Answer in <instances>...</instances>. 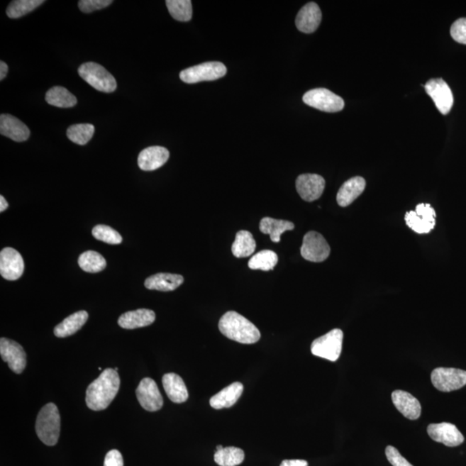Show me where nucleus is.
<instances>
[{"label": "nucleus", "instance_id": "1", "mask_svg": "<svg viewBox=\"0 0 466 466\" xmlns=\"http://www.w3.org/2000/svg\"><path fill=\"white\" fill-rule=\"evenodd\" d=\"M121 386V378L116 370L106 369L87 389L86 404L94 411L109 408L114 400Z\"/></svg>", "mask_w": 466, "mask_h": 466}, {"label": "nucleus", "instance_id": "2", "mask_svg": "<svg viewBox=\"0 0 466 466\" xmlns=\"http://www.w3.org/2000/svg\"><path fill=\"white\" fill-rule=\"evenodd\" d=\"M218 328L223 335L241 344H255L261 338L257 326L234 311H229L221 317Z\"/></svg>", "mask_w": 466, "mask_h": 466}, {"label": "nucleus", "instance_id": "3", "mask_svg": "<svg viewBox=\"0 0 466 466\" xmlns=\"http://www.w3.org/2000/svg\"><path fill=\"white\" fill-rule=\"evenodd\" d=\"M61 429V417L54 404H48L41 410L35 422V432L40 440L47 445L53 447L57 443Z\"/></svg>", "mask_w": 466, "mask_h": 466}, {"label": "nucleus", "instance_id": "4", "mask_svg": "<svg viewBox=\"0 0 466 466\" xmlns=\"http://www.w3.org/2000/svg\"><path fill=\"white\" fill-rule=\"evenodd\" d=\"M78 73L91 87L103 93H113L117 89L116 79L105 67L98 63H83L79 66Z\"/></svg>", "mask_w": 466, "mask_h": 466}, {"label": "nucleus", "instance_id": "5", "mask_svg": "<svg viewBox=\"0 0 466 466\" xmlns=\"http://www.w3.org/2000/svg\"><path fill=\"white\" fill-rule=\"evenodd\" d=\"M343 338L344 333L340 329L330 331L313 342L311 345V352L314 356L335 362L341 354Z\"/></svg>", "mask_w": 466, "mask_h": 466}, {"label": "nucleus", "instance_id": "6", "mask_svg": "<svg viewBox=\"0 0 466 466\" xmlns=\"http://www.w3.org/2000/svg\"><path fill=\"white\" fill-rule=\"evenodd\" d=\"M226 72V67L222 62H209L182 71L180 79L188 84H194V83L221 79L225 77Z\"/></svg>", "mask_w": 466, "mask_h": 466}, {"label": "nucleus", "instance_id": "7", "mask_svg": "<svg viewBox=\"0 0 466 466\" xmlns=\"http://www.w3.org/2000/svg\"><path fill=\"white\" fill-rule=\"evenodd\" d=\"M304 101L306 105L326 113H338L345 107L343 99L326 89H316L306 91Z\"/></svg>", "mask_w": 466, "mask_h": 466}, {"label": "nucleus", "instance_id": "8", "mask_svg": "<svg viewBox=\"0 0 466 466\" xmlns=\"http://www.w3.org/2000/svg\"><path fill=\"white\" fill-rule=\"evenodd\" d=\"M432 384L442 392H451L466 385V372L455 368H436L431 374Z\"/></svg>", "mask_w": 466, "mask_h": 466}, {"label": "nucleus", "instance_id": "9", "mask_svg": "<svg viewBox=\"0 0 466 466\" xmlns=\"http://www.w3.org/2000/svg\"><path fill=\"white\" fill-rule=\"evenodd\" d=\"M436 211L431 205H417L416 211L405 214V221L409 228L419 234L429 233L436 226Z\"/></svg>", "mask_w": 466, "mask_h": 466}, {"label": "nucleus", "instance_id": "10", "mask_svg": "<svg viewBox=\"0 0 466 466\" xmlns=\"http://www.w3.org/2000/svg\"><path fill=\"white\" fill-rule=\"evenodd\" d=\"M331 253L328 243L321 234L309 232L304 238L301 254L306 260L314 262H324Z\"/></svg>", "mask_w": 466, "mask_h": 466}, {"label": "nucleus", "instance_id": "11", "mask_svg": "<svg viewBox=\"0 0 466 466\" xmlns=\"http://www.w3.org/2000/svg\"><path fill=\"white\" fill-rule=\"evenodd\" d=\"M425 89L438 110L442 114H448L453 106V95L448 83L442 79H432L425 85Z\"/></svg>", "mask_w": 466, "mask_h": 466}, {"label": "nucleus", "instance_id": "12", "mask_svg": "<svg viewBox=\"0 0 466 466\" xmlns=\"http://www.w3.org/2000/svg\"><path fill=\"white\" fill-rule=\"evenodd\" d=\"M0 355L16 374H21L26 367V353L17 342L9 338L0 340Z\"/></svg>", "mask_w": 466, "mask_h": 466}, {"label": "nucleus", "instance_id": "13", "mask_svg": "<svg viewBox=\"0 0 466 466\" xmlns=\"http://www.w3.org/2000/svg\"><path fill=\"white\" fill-rule=\"evenodd\" d=\"M25 262L18 250L11 247L0 253V274L8 281H16L22 277Z\"/></svg>", "mask_w": 466, "mask_h": 466}, {"label": "nucleus", "instance_id": "14", "mask_svg": "<svg viewBox=\"0 0 466 466\" xmlns=\"http://www.w3.org/2000/svg\"><path fill=\"white\" fill-rule=\"evenodd\" d=\"M136 395L139 404L147 411H157L162 407L163 399L160 390L151 378H143L136 390Z\"/></svg>", "mask_w": 466, "mask_h": 466}, {"label": "nucleus", "instance_id": "15", "mask_svg": "<svg viewBox=\"0 0 466 466\" xmlns=\"http://www.w3.org/2000/svg\"><path fill=\"white\" fill-rule=\"evenodd\" d=\"M430 438L438 443H442L447 447L454 448L463 443L465 438L455 425L442 422L439 424H430L428 427Z\"/></svg>", "mask_w": 466, "mask_h": 466}, {"label": "nucleus", "instance_id": "16", "mask_svg": "<svg viewBox=\"0 0 466 466\" xmlns=\"http://www.w3.org/2000/svg\"><path fill=\"white\" fill-rule=\"evenodd\" d=\"M326 182L321 175L304 174L298 177L296 189L301 199L312 202L318 200L324 192Z\"/></svg>", "mask_w": 466, "mask_h": 466}, {"label": "nucleus", "instance_id": "17", "mask_svg": "<svg viewBox=\"0 0 466 466\" xmlns=\"http://www.w3.org/2000/svg\"><path fill=\"white\" fill-rule=\"evenodd\" d=\"M322 14L316 3L310 2L301 8L296 19L297 29L301 33H313L320 26Z\"/></svg>", "mask_w": 466, "mask_h": 466}, {"label": "nucleus", "instance_id": "18", "mask_svg": "<svg viewBox=\"0 0 466 466\" xmlns=\"http://www.w3.org/2000/svg\"><path fill=\"white\" fill-rule=\"evenodd\" d=\"M170 158V151L161 146L148 147L138 155V165L143 171H153L161 168Z\"/></svg>", "mask_w": 466, "mask_h": 466}, {"label": "nucleus", "instance_id": "19", "mask_svg": "<svg viewBox=\"0 0 466 466\" xmlns=\"http://www.w3.org/2000/svg\"><path fill=\"white\" fill-rule=\"evenodd\" d=\"M0 133L15 142H25L30 138L28 126L11 114L0 116Z\"/></svg>", "mask_w": 466, "mask_h": 466}, {"label": "nucleus", "instance_id": "20", "mask_svg": "<svg viewBox=\"0 0 466 466\" xmlns=\"http://www.w3.org/2000/svg\"><path fill=\"white\" fill-rule=\"evenodd\" d=\"M394 405L404 416L409 420L419 419L421 414L420 401L404 390H396L392 395Z\"/></svg>", "mask_w": 466, "mask_h": 466}, {"label": "nucleus", "instance_id": "21", "mask_svg": "<svg viewBox=\"0 0 466 466\" xmlns=\"http://www.w3.org/2000/svg\"><path fill=\"white\" fill-rule=\"evenodd\" d=\"M155 320L154 311L141 309L123 314L118 322L122 328L131 330L148 326L152 324Z\"/></svg>", "mask_w": 466, "mask_h": 466}, {"label": "nucleus", "instance_id": "22", "mask_svg": "<svg viewBox=\"0 0 466 466\" xmlns=\"http://www.w3.org/2000/svg\"><path fill=\"white\" fill-rule=\"evenodd\" d=\"M184 278L181 274L170 273H158L146 279L145 286L150 290L158 292H173L180 287Z\"/></svg>", "mask_w": 466, "mask_h": 466}, {"label": "nucleus", "instance_id": "23", "mask_svg": "<svg viewBox=\"0 0 466 466\" xmlns=\"http://www.w3.org/2000/svg\"><path fill=\"white\" fill-rule=\"evenodd\" d=\"M162 385L170 400L175 404H182L188 400V389L184 381L177 374H165L162 377Z\"/></svg>", "mask_w": 466, "mask_h": 466}, {"label": "nucleus", "instance_id": "24", "mask_svg": "<svg viewBox=\"0 0 466 466\" xmlns=\"http://www.w3.org/2000/svg\"><path fill=\"white\" fill-rule=\"evenodd\" d=\"M244 386L240 382H233V384L227 386L221 392L216 394L210 399L211 407L215 409H222L233 407L240 399Z\"/></svg>", "mask_w": 466, "mask_h": 466}, {"label": "nucleus", "instance_id": "25", "mask_svg": "<svg viewBox=\"0 0 466 466\" xmlns=\"http://www.w3.org/2000/svg\"><path fill=\"white\" fill-rule=\"evenodd\" d=\"M365 187V180L360 177H353L346 181L338 190L337 194L338 204L342 207L352 204L364 192Z\"/></svg>", "mask_w": 466, "mask_h": 466}, {"label": "nucleus", "instance_id": "26", "mask_svg": "<svg viewBox=\"0 0 466 466\" xmlns=\"http://www.w3.org/2000/svg\"><path fill=\"white\" fill-rule=\"evenodd\" d=\"M89 314L86 311H79V312L71 314L67 317L65 321L55 326L54 329L55 335L58 338H66L73 335L77 333L79 329L85 325Z\"/></svg>", "mask_w": 466, "mask_h": 466}, {"label": "nucleus", "instance_id": "27", "mask_svg": "<svg viewBox=\"0 0 466 466\" xmlns=\"http://www.w3.org/2000/svg\"><path fill=\"white\" fill-rule=\"evenodd\" d=\"M259 229L264 234H269L270 240L274 243L281 241V236L287 231L294 229V224L288 221L276 220L270 217L262 218Z\"/></svg>", "mask_w": 466, "mask_h": 466}, {"label": "nucleus", "instance_id": "28", "mask_svg": "<svg viewBox=\"0 0 466 466\" xmlns=\"http://www.w3.org/2000/svg\"><path fill=\"white\" fill-rule=\"evenodd\" d=\"M45 99L50 105L60 109H70L77 104V97L62 87H52L47 91Z\"/></svg>", "mask_w": 466, "mask_h": 466}, {"label": "nucleus", "instance_id": "29", "mask_svg": "<svg viewBox=\"0 0 466 466\" xmlns=\"http://www.w3.org/2000/svg\"><path fill=\"white\" fill-rule=\"evenodd\" d=\"M256 241L253 234L248 231H240L232 245V252L234 257L244 258L250 257L256 250Z\"/></svg>", "mask_w": 466, "mask_h": 466}, {"label": "nucleus", "instance_id": "30", "mask_svg": "<svg viewBox=\"0 0 466 466\" xmlns=\"http://www.w3.org/2000/svg\"><path fill=\"white\" fill-rule=\"evenodd\" d=\"M78 264L81 269L87 273L101 272L106 267V259L94 250H87L82 253L78 259Z\"/></svg>", "mask_w": 466, "mask_h": 466}, {"label": "nucleus", "instance_id": "31", "mask_svg": "<svg viewBox=\"0 0 466 466\" xmlns=\"http://www.w3.org/2000/svg\"><path fill=\"white\" fill-rule=\"evenodd\" d=\"M278 256L273 250H265L255 254L250 259L248 266L250 270H260L262 272L272 270L277 265Z\"/></svg>", "mask_w": 466, "mask_h": 466}, {"label": "nucleus", "instance_id": "32", "mask_svg": "<svg viewBox=\"0 0 466 466\" xmlns=\"http://www.w3.org/2000/svg\"><path fill=\"white\" fill-rule=\"evenodd\" d=\"M244 460V451L234 447L223 448L214 454V461L220 466H237L242 464Z\"/></svg>", "mask_w": 466, "mask_h": 466}, {"label": "nucleus", "instance_id": "33", "mask_svg": "<svg viewBox=\"0 0 466 466\" xmlns=\"http://www.w3.org/2000/svg\"><path fill=\"white\" fill-rule=\"evenodd\" d=\"M166 6L172 17L181 22H188L192 18L193 8L190 0H167Z\"/></svg>", "mask_w": 466, "mask_h": 466}, {"label": "nucleus", "instance_id": "34", "mask_svg": "<svg viewBox=\"0 0 466 466\" xmlns=\"http://www.w3.org/2000/svg\"><path fill=\"white\" fill-rule=\"evenodd\" d=\"M94 126L91 123H77L69 127L67 136L70 140L79 145H85L94 134Z\"/></svg>", "mask_w": 466, "mask_h": 466}, {"label": "nucleus", "instance_id": "35", "mask_svg": "<svg viewBox=\"0 0 466 466\" xmlns=\"http://www.w3.org/2000/svg\"><path fill=\"white\" fill-rule=\"evenodd\" d=\"M43 3V0H15L8 6L6 14L11 18H19L31 13Z\"/></svg>", "mask_w": 466, "mask_h": 466}, {"label": "nucleus", "instance_id": "36", "mask_svg": "<svg viewBox=\"0 0 466 466\" xmlns=\"http://www.w3.org/2000/svg\"><path fill=\"white\" fill-rule=\"evenodd\" d=\"M91 233L96 240L109 245H119L123 241L121 235L109 226L98 225L94 227Z\"/></svg>", "mask_w": 466, "mask_h": 466}, {"label": "nucleus", "instance_id": "37", "mask_svg": "<svg viewBox=\"0 0 466 466\" xmlns=\"http://www.w3.org/2000/svg\"><path fill=\"white\" fill-rule=\"evenodd\" d=\"M113 4L111 0H81L78 6L82 13H90L94 11L101 10Z\"/></svg>", "mask_w": 466, "mask_h": 466}, {"label": "nucleus", "instance_id": "38", "mask_svg": "<svg viewBox=\"0 0 466 466\" xmlns=\"http://www.w3.org/2000/svg\"><path fill=\"white\" fill-rule=\"evenodd\" d=\"M451 35L456 42L466 45V18L457 19L453 23Z\"/></svg>", "mask_w": 466, "mask_h": 466}, {"label": "nucleus", "instance_id": "39", "mask_svg": "<svg viewBox=\"0 0 466 466\" xmlns=\"http://www.w3.org/2000/svg\"><path fill=\"white\" fill-rule=\"evenodd\" d=\"M385 454L389 463L393 466H413L404 457L401 456L396 448L392 447V445L386 448Z\"/></svg>", "mask_w": 466, "mask_h": 466}, {"label": "nucleus", "instance_id": "40", "mask_svg": "<svg viewBox=\"0 0 466 466\" xmlns=\"http://www.w3.org/2000/svg\"><path fill=\"white\" fill-rule=\"evenodd\" d=\"M104 466H123V460L121 452L114 449L107 453Z\"/></svg>", "mask_w": 466, "mask_h": 466}, {"label": "nucleus", "instance_id": "41", "mask_svg": "<svg viewBox=\"0 0 466 466\" xmlns=\"http://www.w3.org/2000/svg\"><path fill=\"white\" fill-rule=\"evenodd\" d=\"M280 466H309V463L301 460H286L282 462Z\"/></svg>", "mask_w": 466, "mask_h": 466}, {"label": "nucleus", "instance_id": "42", "mask_svg": "<svg viewBox=\"0 0 466 466\" xmlns=\"http://www.w3.org/2000/svg\"><path fill=\"white\" fill-rule=\"evenodd\" d=\"M8 72V66L5 62H0V81L6 78Z\"/></svg>", "mask_w": 466, "mask_h": 466}, {"label": "nucleus", "instance_id": "43", "mask_svg": "<svg viewBox=\"0 0 466 466\" xmlns=\"http://www.w3.org/2000/svg\"><path fill=\"white\" fill-rule=\"evenodd\" d=\"M8 202L6 201V199L4 196H0V212L3 213L4 211H6L8 207Z\"/></svg>", "mask_w": 466, "mask_h": 466}, {"label": "nucleus", "instance_id": "44", "mask_svg": "<svg viewBox=\"0 0 466 466\" xmlns=\"http://www.w3.org/2000/svg\"><path fill=\"white\" fill-rule=\"evenodd\" d=\"M222 448H223L222 445H218V447L216 448V451H220V450H221Z\"/></svg>", "mask_w": 466, "mask_h": 466}]
</instances>
